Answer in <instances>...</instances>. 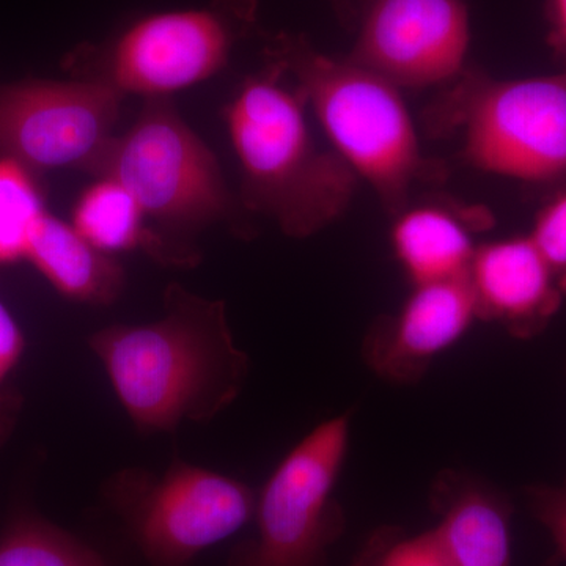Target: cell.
<instances>
[{"label":"cell","mask_w":566,"mask_h":566,"mask_svg":"<svg viewBox=\"0 0 566 566\" xmlns=\"http://www.w3.org/2000/svg\"><path fill=\"white\" fill-rule=\"evenodd\" d=\"M122 408L142 433L208 423L243 392L251 360L234 344L227 304L166 286L163 316L112 324L87 338Z\"/></svg>","instance_id":"6da1fadb"},{"label":"cell","mask_w":566,"mask_h":566,"mask_svg":"<svg viewBox=\"0 0 566 566\" xmlns=\"http://www.w3.org/2000/svg\"><path fill=\"white\" fill-rule=\"evenodd\" d=\"M263 52L292 77L334 150L370 185L389 214L408 207L416 186L444 180V166L423 155L392 82L348 57L324 54L303 33L268 35Z\"/></svg>","instance_id":"7a4b0ae2"},{"label":"cell","mask_w":566,"mask_h":566,"mask_svg":"<svg viewBox=\"0 0 566 566\" xmlns=\"http://www.w3.org/2000/svg\"><path fill=\"white\" fill-rule=\"evenodd\" d=\"M305 106L300 91L286 87L281 66L268 62L245 77L226 111L245 207L270 216L292 238L311 237L340 218L357 181L337 151L318 147Z\"/></svg>","instance_id":"3957f363"},{"label":"cell","mask_w":566,"mask_h":566,"mask_svg":"<svg viewBox=\"0 0 566 566\" xmlns=\"http://www.w3.org/2000/svg\"><path fill=\"white\" fill-rule=\"evenodd\" d=\"M455 82L428 120L461 134L465 163L523 181L566 175V73L497 81L464 71Z\"/></svg>","instance_id":"277c9868"},{"label":"cell","mask_w":566,"mask_h":566,"mask_svg":"<svg viewBox=\"0 0 566 566\" xmlns=\"http://www.w3.org/2000/svg\"><path fill=\"white\" fill-rule=\"evenodd\" d=\"M103 495L147 566L193 560L253 520L256 491L234 476L175 458L166 471L125 468Z\"/></svg>","instance_id":"5b68a950"},{"label":"cell","mask_w":566,"mask_h":566,"mask_svg":"<svg viewBox=\"0 0 566 566\" xmlns=\"http://www.w3.org/2000/svg\"><path fill=\"white\" fill-rule=\"evenodd\" d=\"M256 14V0H210L147 14L106 43L77 48L66 63L123 95L167 96L218 74L255 29Z\"/></svg>","instance_id":"8992f818"},{"label":"cell","mask_w":566,"mask_h":566,"mask_svg":"<svg viewBox=\"0 0 566 566\" xmlns=\"http://www.w3.org/2000/svg\"><path fill=\"white\" fill-rule=\"evenodd\" d=\"M348 446L346 415L305 434L256 495L255 534L232 547L226 566H326L345 528L334 488Z\"/></svg>","instance_id":"52a82bcc"},{"label":"cell","mask_w":566,"mask_h":566,"mask_svg":"<svg viewBox=\"0 0 566 566\" xmlns=\"http://www.w3.org/2000/svg\"><path fill=\"white\" fill-rule=\"evenodd\" d=\"M85 172L117 181L148 218L175 226L218 221L232 203L214 153L166 96L147 98L132 128L112 137Z\"/></svg>","instance_id":"ba28073f"},{"label":"cell","mask_w":566,"mask_h":566,"mask_svg":"<svg viewBox=\"0 0 566 566\" xmlns=\"http://www.w3.org/2000/svg\"><path fill=\"white\" fill-rule=\"evenodd\" d=\"M353 36L346 57L398 88L455 82L464 73L471 14L464 0H329Z\"/></svg>","instance_id":"9c48e42d"},{"label":"cell","mask_w":566,"mask_h":566,"mask_svg":"<svg viewBox=\"0 0 566 566\" xmlns=\"http://www.w3.org/2000/svg\"><path fill=\"white\" fill-rule=\"evenodd\" d=\"M123 96L92 77L0 87V153L28 169L85 170L114 137Z\"/></svg>","instance_id":"30bf717a"},{"label":"cell","mask_w":566,"mask_h":566,"mask_svg":"<svg viewBox=\"0 0 566 566\" xmlns=\"http://www.w3.org/2000/svg\"><path fill=\"white\" fill-rule=\"evenodd\" d=\"M479 318L468 277L415 285L398 314L376 319L364 340V359L398 385L419 381L439 356Z\"/></svg>","instance_id":"8fae6325"},{"label":"cell","mask_w":566,"mask_h":566,"mask_svg":"<svg viewBox=\"0 0 566 566\" xmlns=\"http://www.w3.org/2000/svg\"><path fill=\"white\" fill-rule=\"evenodd\" d=\"M469 281L479 318L502 324L517 338L542 333L557 314L564 296L531 237L476 248Z\"/></svg>","instance_id":"7c38bea8"},{"label":"cell","mask_w":566,"mask_h":566,"mask_svg":"<svg viewBox=\"0 0 566 566\" xmlns=\"http://www.w3.org/2000/svg\"><path fill=\"white\" fill-rule=\"evenodd\" d=\"M433 535L453 566H510L512 505L485 480L442 471L431 486Z\"/></svg>","instance_id":"4fadbf2b"},{"label":"cell","mask_w":566,"mask_h":566,"mask_svg":"<svg viewBox=\"0 0 566 566\" xmlns=\"http://www.w3.org/2000/svg\"><path fill=\"white\" fill-rule=\"evenodd\" d=\"M392 248L412 285L468 277L476 248L472 232L490 227L486 211L411 203L395 216Z\"/></svg>","instance_id":"5bb4252c"},{"label":"cell","mask_w":566,"mask_h":566,"mask_svg":"<svg viewBox=\"0 0 566 566\" xmlns=\"http://www.w3.org/2000/svg\"><path fill=\"white\" fill-rule=\"evenodd\" d=\"M24 260L66 300L109 305L125 290V270L88 243L70 223L44 212L29 240Z\"/></svg>","instance_id":"9a60e30c"},{"label":"cell","mask_w":566,"mask_h":566,"mask_svg":"<svg viewBox=\"0 0 566 566\" xmlns=\"http://www.w3.org/2000/svg\"><path fill=\"white\" fill-rule=\"evenodd\" d=\"M145 218L148 216L122 185L99 178L77 200L73 227L88 243L109 255L142 251L164 266L199 264L197 249L148 229Z\"/></svg>","instance_id":"2e32d148"},{"label":"cell","mask_w":566,"mask_h":566,"mask_svg":"<svg viewBox=\"0 0 566 566\" xmlns=\"http://www.w3.org/2000/svg\"><path fill=\"white\" fill-rule=\"evenodd\" d=\"M0 566H112L98 547L29 505H17L0 531Z\"/></svg>","instance_id":"e0dca14e"},{"label":"cell","mask_w":566,"mask_h":566,"mask_svg":"<svg viewBox=\"0 0 566 566\" xmlns=\"http://www.w3.org/2000/svg\"><path fill=\"white\" fill-rule=\"evenodd\" d=\"M44 212L31 169L3 156L0 159V266L24 260L33 229Z\"/></svg>","instance_id":"ac0fdd59"},{"label":"cell","mask_w":566,"mask_h":566,"mask_svg":"<svg viewBox=\"0 0 566 566\" xmlns=\"http://www.w3.org/2000/svg\"><path fill=\"white\" fill-rule=\"evenodd\" d=\"M28 340L24 331L0 300V449L17 430L24 408V395L18 381Z\"/></svg>","instance_id":"d6986e66"},{"label":"cell","mask_w":566,"mask_h":566,"mask_svg":"<svg viewBox=\"0 0 566 566\" xmlns=\"http://www.w3.org/2000/svg\"><path fill=\"white\" fill-rule=\"evenodd\" d=\"M353 566H453L433 532L409 536L401 528L381 527L368 538Z\"/></svg>","instance_id":"ffe728a7"},{"label":"cell","mask_w":566,"mask_h":566,"mask_svg":"<svg viewBox=\"0 0 566 566\" xmlns=\"http://www.w3.org/2000/svg\"><path fill=\"white\" fill-rule=\"evenodd\" d=\"M556 275L562 293L566 294V191L539 211L528 234Z\"/></svg>","instance_id":"44dd1931"},{"label":"cell","mask_w":566,"mask_h":566,"mask_svg":"<svg viewBox=\"0 0 566 566\" xmlns=\"http://www.w3.org/2000/svg\"><path fill=\"white\" fill-rule=\"evenodd\" d=\"M526 495L528 510L549 532L557 557L566 562V483L564 486H534Z\"/></svg>","instance_id":"7402d4cb"},{"label":"cell","mask_w":566,"mask_h":566,"mask_svg":"<svg viewBox=\"0 0 566 566\" xmlns=\"http://www.w3.org/2000/svg\"><path fill=\"white\" fill-rule=\"evenodd\" d=\"M547 20L551 44L566 57V0H547Z\"/></svg>","instance_id":"603a6c76"}]
</instances>
